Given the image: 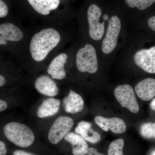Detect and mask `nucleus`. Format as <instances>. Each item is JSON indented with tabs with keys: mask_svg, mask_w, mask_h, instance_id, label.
Masks as SVG:
<instances>
[{
	"mask_svg": "<svg viewBox=\"0 0 155 155\" xmlns=\"http://www.w3.org/2000/svg\"><path fill=\"white\" fill-rule=\"evenodd\" d=\"M61 40L60 34L52 28L45 29L35 35L30 44V51L35 61L44 60Z\"/></svg>",
	"mask_w": 155,
	"mask_h": 155,
	"instance_id": "1",
	"label": "nucleus"
},
{
	"mask_svg": "<svg viewBox=\"0 0 155 155\" xmlns=\"http://www.w3.org/2000/svg\"><path fill=\"white\" fill-rule=\"evenodd\" d=\"M5 135L8 140L20 147H27L33 143L35 136L32 130L24 124L11 122L4 127Z\"/></svg>",
	"mask_w": 155,
	"mask_h": 155,
	"instance_id": "2",
	"label": "nucleus"
},
{
	"mask_svg": "<svg viewBox=\"0 0 155 155\" xmlns=\"http://www.w3.org/2000/svg\"><path fill=\"white\" fill-rule=\"evenodd\" d=\"M76 66L81 72L93 74L98 69V62L95 48L90 44L78 50L76 56Z\"/></svg>",
	"mask_w": 155,
	"mask_h": 155,
	"instance_id": "3",
	"label": "nucleus"
},
{
	"mask_svg": "<svg viewBox=\"0 0 155 155\" xmlns=\"http://www.w3.org/2000/svg\"><path fill=\"white\" fill-rule=\"evenodd\" d=\"M114 93L122 107L127 108L134 114L138 113L139 106L132 87L126 84L119 85L115 88Z\"/></svg>",
	"mask_w": 155,
	"mask_h": 155,
	"instance_id": "4",
	"label": "nucleus"
},
{
	"mask_svg": "<svg viewBox=\"0 0 155 155\" xmlns=\"http://www.w3.org/2000/svg\"><path fill=\"white\" fill-rule=\"evenodd\" d=\"M121 28V21L119 17L116 16L111 17L109 20L105 37L102 43L103 53L110 54L115 49Z\"/></svg>",
	"mask_w": 155,
	"mask_h": 155,
	"instance_id": "5",
	"label": "nucleus"
},
{
	"mask_svg": "<svg viewBox=\"0 0 155 155\" xmlns=\"http://www.w3.org/2000/svg\"><path fill=\"white\" fill-rule=\"evenodd\" d=\"M74 125L73 119L66 116L58 117L53 123L48 133L49 140L53 144L58 143L69 133Z\"/></svg>",
	"mask_w": 155,
	"mask_h": 155,
	"instance_id": "6",
	"label": "nucleus"
},
{
	"mask_svg": "<svg viewBox=\"0 0 155 155\" xmlns=\"http://www.w3.org/2000/svg\"><path fill=\"white\" fill-rule=\"evenodd\" d=\"M101 13L99 7L94 4L90 6L87 11L89 33L91 38L95 41L101 40L104 33L105 22H99Z\"/></svg>",
	"mask_w": 155,
	"mask_h": 155,
	"instance_id": "7",
	"label": "nucleus"
},
{
	"mask_svg": "<svg viewBox=\"0 0 155 155\" xmlns=\"http://www.w3.org/2000/svg\"><path fill=\"white\" fill-rule=\"evenodd\" d=\"M134 61L145 72L155 74V46L148 49L139 50L134 54Z\"/></svg>",
	"mask_w": 155,
	"mask_h": 155,
	"instance_id": "8",
	"label": "nucleus"
},
{
	"mask_svg": "<svg viewBox=\"0 0 155 155\" xmlns=\"http://www.w3.org/2000/svg\"><path fill=\"white\" fill-rule=\"evenodd\" d=\"M94 122L106 132L110 130L114 133L122 134L126 130L125 122L120 118H107L98 116L95 118Z\"/></svg>",
	"mask_w": 155,
	"mask_h": 155,
	"instance_id": "9",
	"label": "nucleus"
},
{
	"mask_svg": "<svg viewBox=\"0 0 155 155\" xmlns=\"http://www.w3.org/2000/svg\"><path fill=\"white\" fill-rule=\"evenodd\" d=\"M35 87L39 93L48 97H55L58 94L57 84L48 75H42L37 78Z\"/></svg>",
	"mask_w": 155,
	"mask_h": 155,
	"instance_id": "10",
	"label": "nucleus"
},
{
	"mask_svg": "<svg viewBox=\"0 0 155 155\" xmlns=\"http://www.w3.org/2000/svg\"><path fill=\"white\" fill-rule=\"evenodd\" d=\"M23 37V32L17 26L11 23L0 25V45H6L8 41H18Z\"/></svg>",
	"mask_w": 155,
	"mask_h": 155,
	"instance_id": "11",
	"label": "nucleus"
},
{
	"mask_svg": "<svg viewBox=\"0 0 155 155\" xmlns=\"http://www.w3.org/2000/svg\"><path fill=\"white\" fill-rule=\"evenodd\" d=\"M68 58L66 54L62 53L52 61L47 69L48 73L53 79L61 80L66 76L64 65Z\"/></svg>",
	"mask_w": 155,
	"mask_h": 155,
	"instance_id": "12",
	"label": "nucleus"
},
{
	"mask_svg": "<svg viewBox=\"0 0 155 155\" xmlns=\"http://www.w3.org/2000/svg\"><path fill=\"white\" fill-rule=\"evenodd\" d=\"M135 91L137 96L143 101L152 99L155 96V79H143L136 84Z\"/></svg>",
	"mask_w": 155,
	"mask_h": 155,
	"instance_id": "13",
	"label": "nucleus"
},
{
	"mask_svg": "<svg viewBox=\"0 0 155 155\" xmlns=\"http://www.w3.org/2000/svg\"><path fill=\"white\" fill-rule=\"evenodd\" d=\"M63 104L67 113L75 114L83 110L84 102L80 95L71 90L63 100Z\"/></svg>",
	"mask_w": 155,
	"mask_h": 155,
	"instance_id": "14",
	"label": "nucleus"
},
{
	"mask_svg": "<svg viewBox=\"0 0 155 155\" xmlns=\"http://www.w3.org/2000/svg\"><path fill=\"white\" fill-rule=\"evenodd\" d=\"M90 122L81 121L78 124L75 128V132L79 134L86 141L92 143H96L101 140L99 134L93 130Z\"/></svg>",
	"mask_w": 155,
	"mask_h": 155,
	"instance_id": "15",
	"label": "nucleus"
},
{
	"mask_svg": "<svg viewBox=\"0 0 155 155\" xmlns=\"http://www.w3.org/2000/svg\"><path fill=\"white\" fill-rule=\"evenodd\" d=\"M60 101L54 98L45 100L38 108L37 115L39 118L49 117L57 114L60 107Z\"/></svg>",
	"mask_w": 155,
	"mask_h": 155,
	"instance_id": "16",
	"label": "nucleus"
},
{
	"mask_svg": "<svg viewBox=\"0 0 155 155\" xmlns=\"http://www.w3.org/2000/svg\"><path fill=\"white\" fill-rule=\"evenodd\" d=\"M64 139L72 145L74 155H81L88 149V145L85 140L77 134L69 132Z\"/></svg>",
	"mask_w": 155,
	"mask_h": 155,
	"instance_id": "17",
	"label": "nucleus"
},
{
	"mask_svg": "<svg viewBox=\"0 0 155 155\" xmlns=\"http://www.w3.org/2000/svg\"><path fill=\"white\" fill-rule=\"evenodd\" d=\"M36 12L41 15H47L50 11L55 10L60 4V0H28Z\"/></svg>",
	"mask_w": 155,
	"mask_h": 155,
	"instance_id": "18",
	"label": "nucleus"
},
{
	"mask_svg": "<svg viewBox=\"0 0 155 155\" xmlns=\"http://www.w3.org/2000/svg\"><path fill=\"white\" fill-rule=\"evenodd\" d=\"M140 134L144 138L155 139V122H147L143 124L140 126Z\"/></svg>",
	"mask_w": 155,
	"mask_h": 155,
	"instance_id": "19",
	"label": "nucleus"
},
{
	"mask_svg": "<svg viewBox=\"0 0 155 155\" xmlns=\"http://www.w3.org/2000/svg\"><path fill=\"white\" fill-rule=\"evenodd\" d=\"M124 141L122 139H118L112 141L108 148V155H124L123 153Z\"/></svg>",
	"mask_w": 155,
	"mask_h": 155,
	"instance_id": "20",
	"label": "nucleus"
},
{
	"mask_svg": "<svg viewBox=\"0 0 155 155\" xmlns=\"http://www.w3.org/2000/svg\"><path fill=\"white\" fill-rule=\"evenodd\" d=\"M125 3L130 8L137 7L139 10H145L155 2V0H125Z\"/></svg>",
	"mask_w": 155,
	"mask_h": 155,
	"instance_id": "21",
	"label": "nucleus"
},
{
	"mask_svg": "<svg viewBox=\"0 0 155 155\" xmlns=\"http://www.w3.org/2000/svg\"><path fill=\"white\" fill-rule=\"evenodd\" d=\"M8 6L2 0H0V17H5L8 14Z\"/></svg>",
	"mask_w": 155,
	"mask_h": 155,
	"instance_id": "22",
	"label": "nucleus"
},
{
	"mask_svg": "<svg viewBox=\"0 0 155 155\" xmlns=\"http://www.w3.org/2000/svg\"><path fill=\"white\" fill-rule=\"evenodd\" d=\"M81 155H105L97 151L96 149L94 148H89L83 154Z\"/></svg>",
	"mask_w": 155,
	"mask_h": 155,
	"instance_id": "23",
	"label": "nucleus"
},
{
	"mask_svg": "<svg viewBox=\"0 0 155 155\" xmlns=\"http://www.w3.org/2000/svg\"><path fill=\"white\" fill-rule=\"evenodd\" d=\"M148 25L150 29L155 31V16L151 17L148 19Z\"/></svg>",
	"mask_w": 155,
	"mask_h": 155,
	"instance_id": "24",
	"label": "nucleus"
},
{
	"mask_svg": "<svg viewBox=\"0 0 155 155\" xmlns=\"http://www.w3.org/2000/svg\"><path fill=\"white\" fill-rule=\"evenodd\" d=\"M7 153L5 144L3 141L0 142V155H5Z\"/></svg>",
	"mask_w": 155,
	"mask_h": 155,
	"instance_id": "25",
	"label": "nucleus"
},
{
	"mask_svg": "<svg viewBox=\"0 0 155 155\" xmlns=\"http://www.w3.org/2000/svg\"><path fill=\"white\" fill-rule=\"evenodd\" d=\"M13 155H34L21 150H17L13 153Z\"/></svg>",
	"mask_w": 155,
	"mask_h": 155,
	"instance_id": "26",
	"label": "nucleus"
},
{
	"mask_svg": "<svg viewBox=\"0 0 155 155\" xmlns=\"http://www.w3.org/2000/svg\"><path fill=\"white\" fill-rule=\"evenodd\" d=\"M7 107H8V104L5 101L3 100L0 101V111L1 112L5 110L7 108Z\"/></svg>",
	"mask_w": 155,
	"mask_h": 155,
	"instance_id": "27",
	"label": "nucleus"
},
{
	"mask_svg": "<svg viewBox=\"0 0 155 155\" xmlns=\"http://www.w3.org/2000/svg\"><path fill=\"white\" fill-rule=\"evenodd\" d=\"M6 80L5 77L3 75H0V86H4L5 84Z\"/></svg>",
	"mask_w": 155,
	"mask_h": 155,
	"instance_id": "28",
	"label": "nucleus"
},
{
	"mask_svg": "<svg viewBox=\"0 0 155 155\" xmlns=\"http://www.w3.org/2000/svg\"><path fill=\"white\" fill-rule=\"evenodd\" d=\"M150 107L153 110L155 111V98L151 102L150 104Z\"/></svg>",
	"mask_w": 155,
	"mask_h": 155,
	"instance_id": "29",
	"label": "nucleus"
},
{
	"mask_svg": "<svg viewBox=\"0 0 155 155\" xmlns=\"http://www.w3.org/2000/svg\"><path fill=\"white\" fill-rule=\"evenodd\" d=\"M152 155H155V151H154L152 153Z\"/></svg>",
	"mask_w": 155,
	"mask_h": 155,
	"instance_id": "30",
	"label": "nucleus"
}]
</instances>
